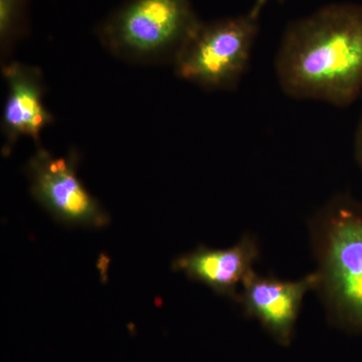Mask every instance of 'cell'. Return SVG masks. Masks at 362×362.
<instances>
[{
	"label": "cell",
	"instance_id": "obj_1",
	"mask_svg": "<svg viewBox=\"0 0 362 362\" xmlns=\"http://www.w3.org/2000/svg\"><path fill=\"white\" fill-rule=\"evenodd\" d=\"M280 89L345 108L362 96V4H333L292 21L275 57Z\"/></svg>",
	"mask_w": 362,
	"mask_h": 362
},
{
	"label": "cell",
	"instance_id": "obj_2",
	"mask_svg": "<svg viewBox=\"0 0 362 362\" xmlns=\"http://www.w3.org/2000/svg\"><path fill=\"white\" fill-rule=\"evenodd\" d=\"M318 276L315 292L327 321L362 334V201L337 194L308 221Z\"/></svg>",
	"mask_w": 362,
	"mask_h": 362
},
{
	"label": "cell",
	"instance_id": "obj_3",
	"mask_svg": "<svg viewBox=\"0 0 362 362\" xmlns=\"http://www.w3.org/2000/svg\"><path fill=\"white\" fill-rule=\"evenodd\" d=\"M202 23L190 0H127L100 23L97 35L118 58L173 64Z\"/></svg>",
	"mask_w": 362,
	"mask_h": 362
},
{
	"label": "cell",
	"instance_id": "obj_4",
	"mask_svg": "<svg viewBox=\"0 0 362 362\" xmlns=\"http://www.w3.org/2000/svg\"><path fill=\"white\" fill-rule=\"evenodd\" d=\"M258 33L249 13L202 23L173 62L176 76L206 90H237Z\"/></svg>",
	"mask_w": 362,
	"mask_h": 362
},
{
	"label": "cell",
	"instance_id": "obj_5",
	"mask_svg": "<svg viewBox=\"0 0 362 362\" xmlns=\"http://www.w3.org/2000/svg\"><path fill=\"white\" fill-rule=\"evenodd\" d=\"M78 157H56L37 145L28 163L30 194L52 218L69 226L102 228L109 214L77 175Z\"/></svg>",
	"mask_w": 362,
	"mask_h": 362
},
{
	"label": "cell",
	"instance_id": "obj_6",
	"mask_svg": "<svg viewBox=\"0 0 362 362\" xmlns=\"http://www.w3.org/2000/svg\"><path fill=\"white\" fill-rule=\"evenodd\" d=\"M317 282L315 272L289 281L254 271L243 282L237 303L244 315L258 321L278 344L289 346L305 296L315 291Z\"/></svg>",
	"mask_w": 362,
	"mask_h": 362
},
{
	"label": "cell",
	"instance_id": "obj_7",
	"mask_svg": "<svg viewBox=\"0 0 362 362\" xmlns=\"http://www.w3.org/2000/svg\"><path fill=\"white\" fill-rule=\"evenodd\" d=\"M2 75L7 93L1 120L4 147L7 156L21 137H30L40 144L42 130L54 122V116L45 107V81L42 71L20 62L4 64Z\"/></svg>",
	"mask_w": 362,
	"mask_h": 362
},
{
	"label": "cell",
	"instance_id": "obj_8",
	"mask_svg": "<svg viewBox=\"0 0 362 362\" xmlns=\"http://www.w3.org/2000/svg\"><path fill=\"white\" fill-rule=\"evenodd\" d=\"M259 257L258 240L252 233H245L235 246L228 249L199 246L181 255L173 261V269L237 303L243 282L255 271Z\"/></svg>",
	"mask_w": 362,
	"mask_h": 362
},
{
	"label": "cell",
	"instance_id": "obj_9",
	"mask_svg": "<svg viewBox=\"0 0 362 362\" xmlns=\"http://www.w3.org/2000/svg\"><path fill=\"white\" fill-rule=\"evenodd\" d=\"M28 0H0V47L6 59L28 26Z\"/></svg>",
	"mask_w": 362,
	"mask_h": 362
},
{
	"label": "cell",
	"instance_id": "obj_10",
	"mask_svg": "<svg viewBox=\"0 0 362 362\" xmlns=\"http://www.w3.org/2000/svg\"><path fill=\"white\" fill-rule=\"evenodd\" d=\"M354 156L358 168L362 171V108L354 137Z\"/></svg>",
	"mask_w": 362,
	"mask_h": 362
},
{
	"label": "cell",
	"instance_id": "obj_11",
	"mask_svg": "<svg viewBox=\"0 0 362 362\" xmlns=\"http://www.w3.org/2000/svg\"><path fill=\"white\" fill-rule=\"evenodd\" d=\"M269 0H255L254 4H252V8L250 9L249 13L252 18L259 20V14L263 11L264 7L268 4ZM283 1V0H281Z\"/></svg>",
	"mask_w": 362,
	"mask_h": 362
}]
</instances>
